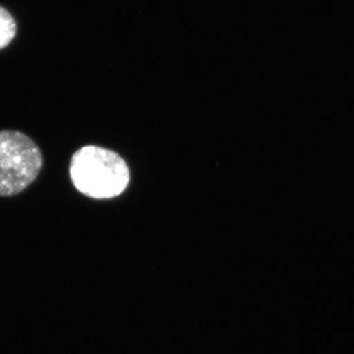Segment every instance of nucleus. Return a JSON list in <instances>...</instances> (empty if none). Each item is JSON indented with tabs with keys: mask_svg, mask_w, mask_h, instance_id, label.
Instances as JSON below:
<instances>
[{
	"mask_svg": "<svg viewBox=\"0 0 354 354\" xmlns=\"http://www.w3.org/2000/svg\"><path fill=\"white\" fill-rule=\"evenodd\" d=\"M43 167L39 146L24 133L0 131V196L19 194L31 185Z\"/></svg>",
	"mask_w": 354,
	"mask_h": 354,
	"instance_id": "nucleus-2",
	"label": "nucleus"
},
{
	"mask_svg": "<svg viewBox=\"0 0 354 354\" xmlns=\"http://www.w3.org/2000/svg\"><path fill=\"white\" fill-rule=\"evenodd\" d=\"M70 177L76 189L95 199H109L127 189L130 174L118 153L97 146H86L74 153Z\"/></svg>",
	"mask_w": 354,
	"mask_h": 354,
	"instance_id": "nucleus-1",
	"label": "nucleus"
},
{
	"mask_svg": "<svg viewBox=\"0 0 354 354\" xmlns=\"http://www.w3.org/2000/svg\"><path fill=\"white\" fill-rule=\"evenodd\" d=\"M16 22L11 14L0 6V50L6 48L16 36Z\"/></svg>",
	"mask_w": 354,
	"mask_h": 354,
	"instance_id": "nucleus-3",
	"label": "nucleus"
}]
</instances>
